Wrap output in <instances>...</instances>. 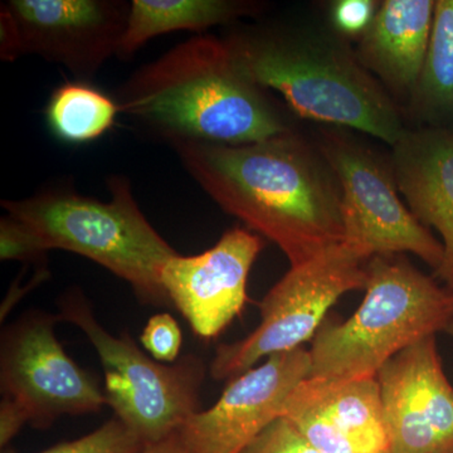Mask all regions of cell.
I'll return each instance as SVG.
<instances>
[{"mask_svg":"<svg viewBox=\"0 0 453 453\" xmlns=\"http://www.w3.org/2000/svg\"><path fill=\"white\" fill-rule=\"evenodd\" d=\"M140 453H189L187 451L186 447L181 445L178 434H174L172 436L160 441V442L154 443V445L145 446Z\"/></svg>","mask_w":453,"mask_h":453,"instance_id":"4316f807","label":"cell"},{"mask_svg":"<svg viewBox=\"0 0 453 453\" xmlns=\"http://www.w3.org/2000/svg\"><path fill=\"white\" fill-rule=\"evenodd\" d=\"M28 423V417L23 408L8 396L0 402V446H5L17 436L23 426Z\"/></svg>","mask_w":453,"mask_h":453,"instance_id":"d4e9b609","label":"cell"},{"mask_svg":"<svg viewBox=\"0 0 453 453\" xmlns=\"http://www.w3.org/2000/svg\"><path fill=\"white\" fill-rule=\"evenodd\" d=\"M453 453V452H452Z\"/></svg>","mask_w":453,"mask_h":453,"instance_id":"f1b7e54d","label":"cell"},{"mask_svg":"<svg viewBox=\"0 0 453 453\" xmlns=\"http://www.w3.org/2000/svg\"><path fill=\"white\" fill-rule=\"evenodd\" d=\"M311 372L309 349L268 357L234 380L207 411H198L177 432L189 453H242L282 418L291 393Z\"/></svg>","mask_w":453,"mask_h":453,"instance_id":"30bf717a","label":"cell"},{"mask_svg":"<svg viewBox=\"0 0 453 453\" xmlns=\"http://www.w3.org/2000/svg\"><path fill=\"white\" fill-rule=\"evenodd\" d=\"M59 319L79 327L95 348L105 374L106 405L144 442L154 445L177 434L199 410L205 378L201 357L188 356L160 365L146 356L129 334L107 332L79 288L58 300Z\"/></svg>","mask_w":453,"mask_h":453,"instance_id":"8992f818","label":"cell"},{"mask_svg":"<svg viewBox=\"0 0 453 453\" xmlns=\"http://www.w3.org/2000/svg\"><path fill=\"white\" fill-rule=\"evenodd\" d=\"M412 105L427 120L453 118V0H437L425 65Z\"/></svg>","mask_w":453,"mask_h":453,"instance_id":"d6986e66","label":"cell"},{"mask_svg":"<svg viewBox=\"0 0 453 453\" xmlns=\"http://www.w3.org/2000/svg\"><path fill=\"white\" fill-rule=\"evenodd\" d=\"M253 8L250 3L231 0H133L118 57L130 58L149 41L165 33L204 35L211 27L246 16Z\"/></svg>","mask_w":453,"mask_h":453,"instance_id":"e0dca14e","label":"cell"},{"mask_svg":"<svg viewBox=\"0 0 453 453\" xmlns=\"http://www.w3.org/2000/svg\"><path fill=\"white\" fill-rule=\"evenodd\" d=\"M434 0H386L360 37L357 56L398 95L412 98L431 40Z\"/></svg>","mask_w":453,"mask_h":453,"instance_id":"2e32d148","label":"cell"},{"mask_svg":"<svg viewBox=\"0 0 453 453\" xmlns=\"http://www.w3.org/2000/svg\"><path fill=\"white\" fill-rule=\"evenodd\" d=\"M58 315L28 310L5 326L0 340V388L25 411L28 423L47 429L62 416L100 412L106 396L89 372L57 339Z\"/></svg>","mask_w":453,"mask_h":453,"instance_id":"ba28073f","label":"cell"},{"mask_svg":"<svg viewBox=\"0 0 453 453\" xmlns=\"http://www.w3.org/2000/svg\"><path fill=\"white\" fill-rule=\"evenodd\" d=\"M392 149L399 193L413 216L442 237L443 259L434 276L453 290V130H407Z\"/></svg>","mask_w":453,"mask_h":453,"instance_id":"9a60e30c","label":"cell"},{"mask_svg":"<svg viewBox=\"0 0 453 453\" xmlns=\"http://www.w3.org/2000/svg\"><path fill=\"white\" fill-rule=\"evenodd\" d=\"M242 453H320L306 442L288 419L279 418Z\"/></svg>","mask_w":453,"mask_h":453,"instance_id":"603a6c76","label":"cell"},{"mask_svg":"<svg viewBox=\"0 0 453 453\" xmlns=\"http://www.w3.org/2000/svg\"><path fill=\"white\" fill-rule=\"evenodd\" d=\"M0 25H2L0 56H2L3 61H14V59L22 55V52H20L19 33H18L13 18L9 14L8 9L4 5H2Z\"/></svg>","mask_w":453,"mask_h":453,"instance_id":"484cf974","label":"cell"},{"mask_svg":"<svg viewBox=\"0 0 453 453\" xmlns=\"http://www.w3.org/2000/svg\"><path fill=\"white\" fill-rule=\"evenodd\" d=\"M119 109L154 135L241 145L291 131L226 40L198 35L140 67L119 88Z\"/></svg>","mask_w":453,"mask_h":453,"instance_id":"7a4b0ae2","label":"cell"},{"mask_svg":"<svg viewBox=\"0 0 453 453\" xmlns=\"http://www.w3.org/2000/svg\"><path fill=\"white\" fill-rule=\"evenodd\" d=\"M22 55L40 56L89 81L118 56L130 3L119 0H9Z\"/></svg>","mask_w":453,"mask_h":453,"instance_id":"8fae6325","label":"cell"},{"mask_svg":"<svg viewBox=\"0 0 453 453\" xmlns=\"http://www.w3.org/2000/svg\"><path fill=\"white\" fill-rule=\"evenodd\" d=\"M41 238L31 228L11 216L0 219V258L2 261H22L25 264L43 262L49 255Z\"/></svg>","mask_w":453,"mask_h":453,"instance_id":"44dd1931","label":"cell"},{"mask_svg":"<svg viewBox=\"0 0 453 453\" xmlns=\"http://www.w3.org/2000/svg\"><path fill=\"white\" fill-rule=\"evenodd\" d=\"M119 112L116 98L88 81L79 80L53 89L44 118L57 140L68 145H83L105 135Z\"/></svg>","mask_w":453,"mask_h":453,"instance_id":"ac0fdd59","label":"cell"},{"mask_svg":"<svg viewBox=\"0 0 453 453\" xmlns=\"http://www.w3.org/2000/svg\"><path fill=\"white\" fill-rule=\"evenodd\" d=\"M142 344L157 362L173 363L181 348L180 327L168 312L151 316L142 334Z\"/></svg>","mask_w":453,"mask_h":453,"instance_id":"7402d4cb","label":"cell"},{"mask_svg":"<svg viewBox=\"0 0 453 453\" xmlns=\"http://www.w3.org/2000/svg\"><path fill=\"white\" fill-rule=\"evenodd\" d=\"M144 449V442L124 422L113 416L109 422L86 436L59 443L38 453H140Z\"/></svg>","mask_w":453,"mask_h":453,"instance_id":"ffe728a7","label":"cell"},{"mask_svg":"<svg viewBox=\"0 0 453 453\" xmlns=\"http://www.w3.org/2000/svg\"><path fill=\"white\" fill-rule=\"evenodd\" d=\"M262 249L261 235L235 226L207 251L177 255L165 265L162 280L170 303L199 338H217L241 315L249 300L250 273Z\"/></svg>","mask_w":453,"mask_h":453,"instance_id":"4fadbf2b","label":"cell"},{"mask_svg":"<svg viewBox=\"0 0 453 453\" xmlns=\"http://www.w3.org/2000/svg\"><path fill=\"white\" fill-rule=\"evenodd\" d=\"M372 0H339L332 8V22L335 32L342 37L365 35L377 13Z\"/></svg>","mask_w":453,"mask_h":453,"instance_id":"cb8c5ba5","label":"cell"},{"mask_svg":"<svg viewBox=\"0 0 453 453\" xmlns=\"http://www.w3.org/2000/svg\"><path fill=\"white\" fill-rule=\"evenodd\" d=\"M445 333L449 334V335H451L453 338V319L451 323L449 324V326L446 327Z\"/></svg>","mask_w":453,"mask_h":453,"instance_id":"83f0119b","label":"cell"},{"mask_svg":"<svg viewBox=\"0 0 453 453\" xmlns=\"http://www.w3.org/2000/svg\"><path fill=\"white\" fill-rule=\"evenodd\" d=\"M377 380L393 453L453 452V386L436 335L396 354Z\"/></svg>","mask_w":453,"mask_h":453,"instance_id":"7c38bea8","label":"cell"},{"mask_svg":"<svg viewBox=\"0 0 453 453\" xmlns=\"http://www.w3.org/2000/svg\"><path fill=\"white\" fill-rule=\"evenodd\" d=\"M371 253L344 240L291 266L259 303L261 321L246 338L220 344L211 363L214 380H232L264 357L303 348L329 310L351 291L365 290Z\"/></svg>","mask_w":453,"mask_h":453,"instance_id":"52a82bcc","label":"cell"},{"mask_svg":"<svg viewBox=\"0 0 453 453\" xmlns=\"http://www.w3.org/2000/svg\"><path fill=\"white\" fill-rule=\"evenodd\" d=\"M225 40L253 81L279 92L300 118L362 131L392 148L408 130L339 33L247 29Z\"/></svg>","mask_w":453,"mask_h":453,"instance_id":"3957f363","label":"cell"},{"mask_svg":"<svg viewBox=\"0 0 453 453\" xmlns=\"http://www.w3.org/2000/svg\"><path fill=\"white\" fill-rule=\"evenodd\" d=\"M366 273L357 311L347 320L327 316L312 339L310 378H375L396 354L451 323L453 290L407 259L372 256Z\"/></svg>","mask_w":453,"mask_h":453,"instance_id":"277c9868","label":"cell"},{"mask_svg":"<svg viewBox=\"0 0 453 453\" xmlns=\"http://www.w3.org/2000/svg\"><path fill=\"white\" fill-rule=\"evenodd\" d=\"M282 417L320 453H393L377 377H309L291 393Z\"/></svg>","mask_w":453,"mask_h":453,"instance_id":"5bb4252c","label":"cell"},{"mask_svg":"<svg viewBox=\"0 0 453 453\" xmlns=\"http://www.w3.org/2000/svg\"><path fill=\"white\" fill-rule=\"evenodd\" d=\"M107 186L110 202L62 187L3 201L2 207L31 228L49 251L64 250L96 262L129 283L146 305L173 306L162 276L165 265L179 253L140 210L129 179L111 177Z\"/></svg>","mask_w":453,"mask_h":453,"instance_id":"5b68a950","label":"cell"},{"mask_svg":"<svg viewBox=\"0 0 453 453\" xmlns=\"http://www.w3.org/2000/svg\"><path fill=\"white\" fill-rule=\"evenodd\" d=\"M174 148L220 210L275 243L291 266L345 240L339 179L320 146L294 131L251 144L184 142Z\"/></svg>","mask_w":453,"mask_h":453,"instance_id":"6da1fadb","label":"cell"},{"mask_svg":"<svg viewBox=\"0 0 453 453\" xmlns=\"http://www.w3.org/2000/svg\"><path fill=\"white\" fill-rule=\"evenodd\" d=\"M342 189L345 240L372 256L412 253L438 270L443 246L399 198L392 164L356 140L325 134L320 144Z\"/></svg>","mask_w":453,"mask_h":453,"instance_id":"9c48e42d","label":"cell"}]
</instances>
